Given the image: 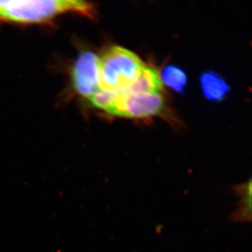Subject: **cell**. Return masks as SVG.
<instances>
[{"instance_id":"3957f363","label":"cell","mask_w":252,"mask_h":252,"mask_svg":"<svg viewBox=\"0 0 252 252\" xmlns=\"http://www.w3.org/2000/svg\"><path fill=\"white\" fill-rule=\"evenodd\" d=\"M165 107L160 93H120L107 113L119 117L144 119L159 115Z\"/></svg>"},{"instance_id":"9c48e42d","label":"cell","mask_w":252,"mask_h":252,"mask_svg":"<svg viewBox=\"0 0 252 252\" xmlns=\"http://www.w3.org/2000/svg\"><path fill=\"white\" fill-rule=\"evenodd\" d=\"M117 93L99 89L89 99L94 107L95 108L102 109V110L107 113L110 109L111 106H112L114 99L117 97Z\"/></svg>"},{"instance_id":"277c9868","label":"cell","mask_w":252,"mask_h":252,"mask_svg":"<svg viewBox=\"0 0 252 252\" xmlns=\"http://www.w3.org/2000/svg\"><path fill=\"white\" fill-rule=\"evenodd\" d=\"M99 57L94 52L84 51L73 66L72 80L74 90L89 98L99 90Z\"/></svg>"},{"instance_id":"8992f818","label":"cell","mask_w":252,"mask_h":252,"mask_svg":"<svg viewBox=\"0 0 252 252\" xmlns=\"http://www.w3.org/2000/svg\"><path fill=\"white\" fill-rule=\"evenodd\" d=\"M163 84L155 67L144 65L136 80L123 93H160Z\"/></svg>"},{"instance_id":"6da1fadb","label":"cell","mask_w":252,"mask_h":252,"mask_svg":"<svg viewBox=\"0 0 252 252\" xmlns=\"http://www.w3.org/2000/svg\"><path fill=\"white\" fill-rule=\"evenodd\" d=\"M68 12L94 17L95 9L91 3L77 0H0V20L11 22L42 23Z\"/></svg>"},{"instance_id":"7a4b0ae2","label":"cell","mask_w":252,"mask_h":252,"mask_svg":"<svg viewBox=\"0 0 252 252\" xmlns=\"http://www.w3.org/2000/svg\"><path fill=\"white\" fill-rule=\"evenodd\" d=\"M143 66L135 53L122 46H110L99 57V89L124 92L136 80Z\"/></svg>"},{"instance_id":"52a82bcc","label":"cell","mask_w":252,"mask_h":252,"mask_svg":"<svg viewBox=\"0 0 252 252\" xmlns=\"http://www.w3.org/2000/svg\"><path fill=\"white\" fill-rule=\"evenodd\" d=\"M203 95L211 101H221L230 92V87L220 74L213 72L203 73L200 77Z\"/></svg>"},{"instance_id":"5b68a950","label":"cell","mask_w":252,"mask_h":252,"mask_svg":"<svg viewBox=\"0 0 252 252\" xmlns=\"http://www.w3.org/2000/svg\"><path fill=\"white\" fill-rule=\"evenodd\" d=\"M235 196L239 198L238 207L230 215V220L235 223H248L252 220V180L232 189Z\"/></svg>"},{"instance_id":"ba28073f","label":"cell","mask_w":252,"mask_h":252,"mask_svg":"<svg viewBox=\"0 0 252 252\" xmlns=\"http://www.w3.org/2000/svg\"><path fill=\"white\" fill-rule=\"evenodd\" d=\"M160 79L162 84H165L172 90L178 93L185 92L187 77L180 67L175 65L166 66L162 70Z\"/></svg>"}]
</instances>
